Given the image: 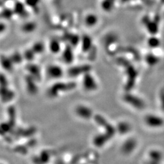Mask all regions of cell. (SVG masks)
Segmentation results:
<instances>
[{
	"label": "cell",
	"instance_id": "6da1fadb",
	"mask_svg": "<svg viewBox=\"0 0 164 164\" xmlns=\"http://www.w3.org/2000/svg\"><path fill=\"white\" fill-rule=\"evenodd\" d=\"M77 113L79 115L83 117H88L91 116V111L85 107H80L77 110Z\"/></svg>",
	"mask_w": 164,
	"mask_h": 164
}]
</instances>
